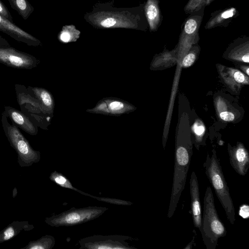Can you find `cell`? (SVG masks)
<instances>
[{"label": "cell", "mask_w": 249, "mask_h": 249, "mask_svg": "<svg viewBox=\"0 0 249 249\" xmlns=\"http://www.w3.org/2000/svg\"><path fill=\"white\" fill-rule=\"evenodd\" d=\"M144 3L132 7H116L111 1L97 2L84 19L96 29H125L146 31L148 25L144 12Z\"/></svg>", "instance_id": "6da1fadb"}, {"label": "cell", "mask_w": 249, "mask_h": 249, "mask_svg": "<svg viewBox=\"0 0 249 249\" xmlns=\"http://www.w3.org/2000/svg\"><path fill=\"white\" fill-rule=\"evenodd\" d=\"M212 152L211 156L207 155L203 163L205 173L225 211L227 219L233 225L235 221L233 203L219 160L215 150Z\"/></svg>", "instance_id": "7a4b0ae2"}, {"label": "cell", "mask_w": 249, "mask_h": 249, "mask_svg": "<svg viewBox=\"0 0 249 249\" xmlns=\"http://www.w3.org/2000/svg\"><path fill=\"white\" fill-rule=\"evenodd\" d=\"M200 231L207 249H215L219 238L227 234L226 228L215 208L211 188L207 187L203 200V211Z\"/></svg>", "instance_id": "3957f363"}, {"label": "cell", "mask_w": 249, "mask_h": 249, "mask_svg": "<svg viewBox=\"0 0 249 249\" xmlns=\"http://www.w3.org/2000/svg\"><path fill=\"white\" fill-rule=\"evenodd\" d=\"M5 111L2 114L1 123L5 136L11 146L18 155V162L21 167H29L40 160V153L34 150L22 135L18 127L12 122L10 124Z\"/></svg>", "instance_id": "277c9868"}, {"label": "cell", "mask_w": 249, "mask_h": 249, "mask_svg": "<svg viewBox=\"0 0 249 249\" xmlns=\"http://www.w3.org/2000/svg\"><path fill=\"white\" fill-rule=\"evenodd\" d=\"M107 210V207L96 206L72 207L59 214L46 217L45 222L52 227L73 226L98 218Z\"/></svg>", "instance_id": "5b68a950"}, {"label": "cell", "mask_w": 249, "mask_h": 249, "mask_svg": "<svg viewBox=\"0 0 249 249\" xmlns=\"http://www.w3.org/2000/svg\"><path fill=\"white\" fill-rule=\"evenodd\" d=\"M131 237L123 235H93L79 241L80 249H137L126 241Z\"/></svg>", "instance_id": "8992f818"}, {"label": "cell", "mask_w": 249, "mask_h": 249, "mask_svg": "<svg viewBox=\"0 0 249 249\" xmlns=\"http://www.w3.org/2000/svg\"><path fill=\"white\" fill-rule=\"evenodd\" d=\"M0 63L17 69H32L39 60L35 56L10 46L0 48Z\"/></svg>", "instance_id": "52a82bcc"}, {"label": "cell", "mask_w": 249, "mask_h": 249, "mask_svg": "<svg viewBox=\"0 0 249 249\" xmlns=\"http://www.w3.org/2000/svg\"><path fill=\"white\" fill-rule=\"evenodd\" d=\"M0 31L6 34L15 40L30 46L37 47L41 44V41L38 38L24 31L0 14Z\"/></svg>", "instance_id": "ba28073f"}, {"label": "cell", "mask_w": 249, "mask_h": 249, "mask_svg": "<svg viewBox=\"0 0 249 249\" xmlns=\"http://www.w3.org/2000/svg\"><path fill=\"white\" fill-rule=\"evenodd\" d=\"M190 193L191 196V213L193 224L196 228L200 230L202 212L198 181L195 171L192 172L190 179Z\"/></svg>", "instance_id": "9c48e42d"}, {"label": "cell", "mask_w": 249, "mask_h": 249, "mask_svg": "<svg viewBox=\"0 0 249 249\" xmlns=\"http://www.w3.org/2000/svg\"><path fill=\"white\" fill-rule=\"evenodd\" d=\"M228 152L232 168L239 175L246 176L249 169V154L247 149L240 144L236 147L229 148Z\"/></svg>", "instance_id": "30bf717a"}, {"label": "cell", "mask_w": 249, "mask_h": 249, "mask_svg": "<svg viewBox=\"0 0 249 249\" xmlns=\"http://www.w3.org/2000/svg\"><path fill=\"white\" fill-rule=\"evenodd\" d=\"M4 111L18 127L31 135H36L37 128L35 124L23 112L13 107H4Z\"/></svg>", "instance_id": "8fae6325"}, {"label": "cell", "mask_w": 249, "mask_h": 249, "mask_svg": "<svg viewBox=\"0 0 249 249\" xmlns=\"http://www.w3.org/2000/svg\"><path fill=\"white\" fill-rule=\"evenodd\" d=\"M238 11L234 7L216 11L211 14V17L204 27L211 29L217 27H227L231 20L237 16Z\"/></svg>", "instance_id": "7c38bea8"}, {"label": "cell", "mask_w": 249, "mask_h": 249, "mask_svg": "<svg viewBox=\"0 0 249 249\" xmlns=\"http://www.w3.org/2000/svg\"><path fill=\"white\" fill-rule=\"evenodd\" d=\"M144 12L150 31H156L162 20L159 0H147L144 5Z\"/></svg>", "instance_id": "4fadbf2b"}, {"label": "cell", "mask_w": 249, "mask_h": 249, "mask_svg": "<svg viewBox=\"0 0 249 249\" xmlns=\"http://www.w3.org/2000/svg\"><path fill=\"white\" fill-rule=\"evenodd\" d=\"M34 228V225L28 221H13L0 231V244L13 238L21 231H29Z\"/></svg>", "instance_id": "5bb4252c"}, {"label": "cell", "mask_w": 249, "mask_h": 249, "mask_svg": "<svg viewBox=\"0 0 249 249\" xmlns=\"http://www.w3.org/2000/svg\"><path fill=\"white\" fill-rule=\"evenodd\" d=\"M29 93L36 98L40 102L44 112L51 111L53 106V101L51 93L44 89L37 87L27 88Z\"/></svg>", "instance_id": "9a60e30c"}, {"label": "cell", "mask_w": 249, "mask_h": 249, "mask_svg": "<svg viewBox=\"0 0 249 249\" xmlns=\"http://www.w3.org/2000/svg\"><path fill=\"white\" fill-rule=\"evenodd\" d=\"M12 8L16 11L24 20L27 19L34 11L28 0H8Z\"/></svg>", "instance_id": "2e32d148"}, {"label": "cell", "mask_w": 249, "mask_h": 249, "mask_svg": "<svg viewBox=\"0 0 249 249\" xmlns=\"http://www.w3.org/2000/svg\"><path fill=\"white\" fill-rule=\"evenodd\" d=\"M50 179L63 188L71 189L75 191L81 195L90 197L91 195L83 192L74 187L70 180L63 174L56 171L52 172L50 176Z\"/></svg>", "instance_id": "e0dca14e"}, {"label": "cell", "mask_w": 249, "mask_h": 249, "mask_svg": "<svg viewBox=\"0 0 249 249\" xmlns=\"http://www.w3.org/2000/svg\"><path fill=\"white\" fill-rule=\"evenodd\" d=\"M81 32L73 25L63 26L60 31L58 39L64 43L76 41L80 37Z\"/></svg>", "instance_id": "ac0fdd59"}, {"label": "cell", "mask_w": 249, "mask_h": 249, "mask_svg": "<svg viewBox=\"0 0 249 249\" xmlns=\"http://www.w3.org/2000/svg\"><path fill=\"white\" fill-rule=\"evenodd\" d=\"M55 242L53 236L45 235L36 240L30 241L25 247L20 249H52Z\"/></svg>", "instance_id": "d6986e66"}, {"label": "cell", "mask_w": 249, "mask_h": 249, "mask_svg": "<svg viewBox=\"0 0 249 249\" xmlns=\"http://www.w3.org/2000/svg\"><path fill=\"white\" fill-rule=\"evenodd\" d=\"M214 0H189L184 7L186 14H191L210 4Z\"/></svg>", "instance_id": "ffe728a7"}, {"label": "cell", "mask_w": 249, "mask_h": 249, "mask_svg": "<svg viewBox=\"0 0 249 249\" xmlns=\"http://www.w3.org/2000/svg\"><path fill=\"white\" fill-rule=\"evenodd\" d=\"M125 104L121 101L117 100H112L108 103V109L109 112L113 114H118L122 113L125 110Z\"/></svg>", "instance_id": "44dd1931"}, {"label": "cell", "mask_w": 249, "mask_h": 249, "mask_svg": "<svg viewBox=\"0 0 249 249\" xmlns=\"http://www.w3.org/2000/svg\"><path fill=\"white\" fill-rule=\"evenodd\" d=\"M91 197L93 198H95L100 201L107 202L114 205L130 206L133 204V203L130 201L117 198H113L107 197H98L93 195Z\"/></svg>", "instance_id": "7402d4cb"}, {"label": "cell", "mask_w": 249, "mask_h": 249, "mask_svg": "<svg viewBox=\"0 0 249 249\" xmlns=\"http://www.w3.org/2000/svg\"><path fill=\"white\" fill-rule=\"evenodd\" d=\"M0 14L9 20L13 22V18L11 14L1 0H0Z\"/></svg>", "instance_id": "603a6c76"}, {"label": "cell", "mask_w": 249, "mask_h": 249, "mask_svg": "<svg viewBox=\"0 0 249 249\" xmlns=\"http://www.w3.org/2000/svg\"><path fill=\"white\" fill-rule=\"evenodd\" d=\"M196 55L193 53H190L185 56L182 61V65L185 67L190 66L195 61Z\"/></svg>", "instance_id": "cb8c5ba5"}, {"label": "cell", "mask_w": 249, "mask_h": 249, "mask_svg": "<svg viewBox=\"0 0 249 249\" xmlns=\"http://www.w3.org/2000/svg\"><path fill=\"white\" fill-rule=\"evenodd\" d=\"M220 117L221 119L225 121H231L234 118V115L228 111L222 112L220 114Z\"/></svg>", "instance_id": "d4e9b609"}, {"label": "cell", "mask_w": 249, "mask_h": 249, "mask_svg": "<svg viewBox=\"0 0 249 249\" xmlns=\"http://www.w3.org/2000/svg\"><path fill=\"white\" fill-rule=\"evenodd\" d=\"M249 206L243 205L241 206L239 210V215L243 218H247L249 217Z\"/></svg>", "instance_id": "484cf974"}, {"label": "cell", "mask_w": 249, "mask_h": 249, "mask_svg": "<svg viewBox=\"0 0 249 249\" xmlns=\"http://www.w3.org/2000/svg\"><path fill=\"white\" fill-rule=\"evenodd\" d=\"M234 78L238 83H243L245 80L244 74L240 71H236L234 73Z\"/></svg>", "instance_id": "4316f807"}, {"label": "cell", "mask_w": 249, "mask_h": 249, "mask_svg": "<svg viewBox=\"0 0 249 249\" xmlns=\"http://www.w3.org/2000/svg\"><path fill=\"white\" fill-rule=\"evenodd\" d=\"M204 130L205 128L202 125L196 124L194 126L195 133L198 136L202 135L203 134Z\"/></svg>", "instance_id": "83f0119b"}, {"label": "cell", "mask_w": 249, "mask_h": 249, "mask_svg": "<svg viewBox=\"0 0 249 249\" xmlns=\"http://www.w3.org/2000/svg\"><path fill=\"white\" fill-rule=\"evenodd\" d=\"M96 108V110H98L99 111L109 112L108 109L107 107V104L105 103H102L99 104Z\"/></svg>", "instance_id": "f1b7e54d"}, {"label": "cell", "mask_w": 249, "mask_h": 249, "mask_svg": "<svg viewBox=\"0 0 249 249\" xmlns=\"http://www.w3.org/2000/svg\"><path fill=\"white\" fill-rule=\"evenodd\" d=\"M9 46L10 45L8 41L0 35V48Z\"/></svg>", "instance_id": "f546056e"}, {"label": "cell", "mask_w": 249, "mask_h": 249, "mask_svg": "<svg viewBox=\"0 0 249 249\" xmlns=\"http://www.w3.org/2000/svg\"><path fill=\"white\" fill-rule=\"evenodd\" d=\"M249 53H247L246 54H244L242 56V60L243 61H244L245 62L249 63Z\"/></svg>", "instance_id": "4dcf8cb0"}, {"label": "cell", "mask_w": 249, "mask_h": 249, "mask_svg": "<svg viewBox=\"0 0 249 249\" xmlns=\"http://www.w3.org/2000/svg\"><path fill=\"white\" fill-rule=\"evenodd\" d=\"M194 238H193L191 242H190L188 245L187 246H186L184 248V249H192V246H193V243L194 242Z\"/></svg>", "instance_id": "1f68e13d"}, {"label": "cell", "mask_w": 249, "mask_h": 249, "mask_svg": "<svg viewBox=\"0 0 249 249\" xmlns=\"http://www.w3.org/2000/svg\"><path fill=\"white\" fill-rule=\"evenodd\" d=\"M17 194H18V191H17V187H14L13 190V192H12V196H13V198H14L17 195Z\"/></svg>", "instance_id": "d6a6232c"}, {"label": "cell", "mask_w": 249, "mask_h": 249, "mask_svg": "<svg viewBox=\"0 0 249 249\" xmlns=\"http://www.w3.org/2000/svg\"><path fill=\"white\" fill-rule=\"evenodd\" d=\"M249 69L248 68L247 70V73L248 75H249Z\"/></svg>", "instance_id": "836d02e7"}, {"label": "cell", "mask_w": 249, "mask_h": 249, "mask_svg": "<svg viewBox=\"0 0 249 249\" xmlns=\"http://www.w3.org/2000/svg\"><path fill=\"white\" fill-rule=\"evenodd\" d=\"M114 1H115V0H111V2H112V3H113L114 4Z\"/></svg>", "instance_id": "e575fe53"}]
</instances>
